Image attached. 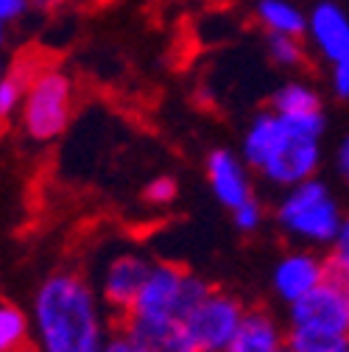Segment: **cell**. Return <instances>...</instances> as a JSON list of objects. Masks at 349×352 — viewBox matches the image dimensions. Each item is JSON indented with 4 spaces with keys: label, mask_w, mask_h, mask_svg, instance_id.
Listing matches in <instances>:
<instances>
[{
    "label": "cell",
    "mask_w": 349,
    "mask_h": 352,
    "mask_svg": "<svg viewBox=\"0 0 349 352\" xmlns=\"http://www.w3.org/2000/svg\"><path fill=\"white\" fill-rule=\"evenodd\" d=\"M36 67H39V62H34V56H23L0 76V126L12 123L20 115L28 81H31Z\"/></svg>",
    "instance_id": "2e32d148"
},
{
    "label": "cell",
    "mask_w": 349,
    "mask_h": 352,
    "mask_svg": "<svg viewBox=\"0 0 349 352\" xmlns=\"http://www.w3.org/2000/svg\"><path fill=\"white\" fill-rule=\"evenodd\" d=\"M333 274L330 254L324 249H311V246H293L285 252L271 272V291L282 305H291L311 294L316 285H322Z\"/></svg>",
    "instance_id": "ba28073f"
},
{
    "label": "cell",
    "mask_w": 349,
    "mask_h": 352,
    "mask_svg": "<svg viewBox=\"0 0 349 352\" xmlns=\"http://www.w3.org/2000/svg\"><path fill=\"white\" fill-rule=\"evenodd\" d=\"M249 305L224 288H212L185 316L188 333L199 352H224L235 338Z\"/></svg>",
    "instance_id": "52a82bcc"
},
{
    "label": "cell",
    "mask_w": 349,
    "mask_h": 352,
    "mask_svg": "<svg viewBox=\"0 0 349 352\" xmlns=\"http://www.w3.org/2000/svg\"><path fill=\"white\" fill-rule=\"evenodd\" d=\"M31 316L12 299H0V352H34Z\"/></svg>",
    "instance_id": "e0dca14e"
},
{
    "label": "cell",
    "mask_w": 349,
    "mask_h": 352,
    "mask_svg": "<svg viewBox=\"0 0 349 352\" xmlns=\"http://www.w3.org/2000/svg\"><path fill=\"white\" fill-rule=\"evenodd\" d=\"M31 9V0H0V45L6 39V25L20 20Z\"/></svg>",
    "instance_id": "603a6c76"
},
{
    "label": "cell",
    "mask_w": 349,
    "mask_h": 352,
    "mask_svg": "<svg viewBox=\"0 0 349 352\" xmlns=\"http://www.w3.org/2000/svg\"><path fill=\"white\" fill-rule=\"evenodd\" d=\"M212 288L215 285H210L204 277L193 274L190 269L179 266V263H154L135 305L126 314L185 319Z\"/></svg>",
    "instance_id": "8992f818"
},
{
    "label": "cell",
    "mask_w": 349,
    "mask_h": 352,
    "mask_svg": "<svg viewBox=\"0 0 349 352\" xmlns=\"http://www.w3.org/2000/svg\"><path fill=\"white\" fill-rule=\"evenodd\" d=\"M76 115V81L67 70L39 62L17 115L20 131L34 143H54L70 129Z\"/></svg>",
    "instance_id": "5b68a950"
},
{
    "label": "cell",
    "mask_w": 349,
    "mask_h": 352,
    "mask_svg": "<svg viewBox=\"0 0 349 352\" xmlns=\"http://www.w3.org/2000/svg\"><path fill=\"white\" fill-rule=\"evenodd\" d=\"M344 218V204L322 176H311L293 188H285L274 207V224L280 232L296 246L311 249H330Z\"/></svg>",
    "instance_id": "277c9868"
},
{
    "label": "cell",
    "mask_w": 349,
    "mask_h": 352,
    "mask_svg": "<svg viewBox=\"0 0 349 352\" xmlns=\"http://www.w3.org/2000/svg\"><path fill=\"white\" fill-rule=\"evenodd\" d=\"M335 170H338L341 182L349 190V131L338 140V148H335Z\"/></svg>",
    "instance_id": "cb8c5ba5"
},
{
    "label": "cell",
    "mask_w": 349,
    "mask_h": 352,
    "mask_svg": "<svg viewBox=\"0 0 349 352\" xmlns=\"http://www.w3.org/2000/svg\"><path fill=\"white\" fill-rule=\"evenodd\" d=\"M291 352H322L349 341V283L330 274L311 294L285 305Z\"/></svg>",
    "instance_id": "3957f363"
},
{
    "label": "cell",
    "mask_w": 349,
    "mask_h": 352,
    "mask_svg": "<svg viewBox=\"0 0 349 352\" xmlns=\"http://www.w3.org/2000/svg\"><path fill=\"white\" fill-rule=\"evenodd\" d=\"M282 346H288L285 322H280L269 307H249L224 352H280Z\"/></svg>",
    "instance_id": "4fadbf2b"
},
{
    "label": "cell",
    "mask_w": 349,
    "mask_h": 352,
    "mask_svg": "<svg viewBox=\"0 0 349 352\" xmlns=\"http://www.w3.org/2000/svg\"><path fill=\"white\" fill-rule=\"evenodd\" d=\"M346 9H349V3H346Z\"/></svg>",
    "instance_id": "f1b7e54d"
},
{
    "label": "cell",
    "mask_w": 349,
    "mask_h": 352,
    "mask_svg": "<svg viewBox=\"0 0 349 352\" xmlns=\"http://www.w3.org/2000/svg\"><path fill=\"white\" fill-rule=\"evenodd\" d=\"M266 221H269V207H266V201L260 199L257 193L249 196L243 204H238V207L232 210V224H235V230H238L240 235H254V232H260Z\"/></svg>",
    "instance_id": "d6986e66"
},
{
    "label": "cell",
    "mask_w": 349,
    "mask_h": 352,
    "mask_svg": "<svg viewBox=\"0 0 349 352\" xmlns=\"http://www.w3.org/2000/svg\"><path fill=\"white\" fill-rule=\"evenodd\" d=\"M269 107L280 115H288V118H304V115L324 112L322 93L304 78H288L282 87H277V90L271 93Z\"/></svg>",
    "instance_id": "9a60e30c"
},
{
    "label": "cell",
    "mask_w": 349,
    "mask_h": 352,
    "mask_svg": "<svg viewBox=\"0 0 349 352\" xmlns=\"http://www.w3.org/2000/svg\"><path fill=\"white\" fill-rule=\"evenodd\" d=\"M322 352H349V341L346 344H338V346H330V349H322Z\"/></svg>",
    "instance_id": "4316f807"
},
{
    "label": "cell",
    "mask_w": 349,
    "mask_h": 352,
    "mask_svg": "<svg viewBox=\"0 0 349 352\" xmlns=\"http://www.w3.org/2000/svg\"><path fill=\"white\" fill-rule=\"evenodd\" d=\"M266 56L280 70H302L308 65V45H304V36L266 34Z\"/></svg>",
    "instance_id": "ac0fdd59"
},
{
    "label": "cell",
    "mask_w": 349,
    "mask_h": 352,
    "mask_svg": "<svg viewBox=\"0 0 349 352\" xmlns=\"http://www.w3.org/2000/svg\"><path fill=\"white\" fill-rule=\"evenodd\" d=\"M254 20L266 34L304 36L308 12H302L293 0H254Z\"/></svg>",
    "instance_id": "5bb4252c"
},
{
    "label": "cell",
    "mask_w": 349,
    "mask_h": 352,
    "mask_svg": "<svg viewBox=\"0 0 349 352\" xmlns=\"http://www.w3.org/2000/svg\"><path fill=\"white\" fill-rule=\"evenodd\" d=\"M330 266H333V274L341 277L344 283H349V212L344 218V224L338 230V238L333 241L330 246Z\"/></svg>",
    "instance_id": "44dd1931"
},
{
    "label": "cell",
    "mask_w": 349,
    "mask_h": 352,
    "mask_svg": "<svg viewBox=\"0 0 349 352\" xmlns=\"http://www.w3.org/2000/svg\"><path fill=\"white\" fill-rule=\"evenodd\" d=\"M280 352H291V349H288V346H282V349H280Z\"/></svg>",
    "instance_id": "83f0119b"
},
{
    "label": "cell",
    "mask_w": 349,
    "mask_h": 352,
    "mask_svg": "<svg viewBox=\"0 0 349 352\" xmlns=\"http://www.w3.org/2000/svg\"><path fill=\"white\" fill-rule=\"evenodd\" d=\"M179 199V182L170 173H159L143 188V201L151 207H170Z\"/></svg>",
    "instance_id": "ffe728a7"
},
{
    "label": "cell",
    "mask_w": 349,
    "mask_h": 352,
    "mask_svg": "<svg viewBox=\"0 0 349 352\" xmlns=\"http://www.w3.org/2000/svg\"><path fill=\"white\" fill-rule=\"evenodd\" d=\"M204 170H207V185H210L215 201L221 207H227L229 212L238 204H243L249 196H254L251 168L246 165L240 151L212 148L204 160Z\"/></svg>",
    "instance_id": "7c38bea8"
},
{
    "label": "cell",
    "mask_w": 349,
    "mask_h": 352,
    "mask_svg": "<svg viewBox=\"0 0 349 352\" xmlns=\"http://www.w3.org/2000/svg\"><path fill=\"white\" fill-rule=\"evenodd\" d=\"M81 3H87V0H31V9H36L42 14H56V12L81 6Z\"/></svg>",
    "instance_id": "d4e9b609"
},
{
    "label": "cell",
    "mask_w": 349,
    "mask_h": 352,
    "mask_svg": "<svg viewBox=\"0 0 349 352\" xmlns=\"http://www.w3.org/2000/svg\"><path fill=\"white\" fill-rule=\"evenodd\" d=\"M154 263L146 254L137 252H117L104 263V272L98 277V296L106 305V311L112 314V319L123 316L128 307L135 305L148 272Z\"/></svg>",
    "instance_id": "9c48e42d"
},
{
    "label": "cell",
    "mask_w": 349,
    "mask_h": 352,
    "mask_svg": "<svg viewBox=\"0 0 349 352\" xmlns=\"http://www.w3.org/2000/svg\"><path fill=\"white\" fill-rule=\"evenodd\" d=\"M104 352H140V349L123 330H117V333H109V338L104 344Z\"/></svg>",
    "instance_id": "484cf974"
},
{
    "label": "cell",
    "mask_w": 349,
    "mask_h": 352,
    "mask_svg": "<svg viewBox=\"0 0 349 352\" xmlns=\"http://www.w3.org/2000/svg\"><path fill=\"white\" fill-rule=\"evenodd\" d=\"M304 39L319 59L330 65L349 59V9L335 0H322L308 12Z\"/></svg>",
    "instance_id": "8fae6325"
},
{
    "label": "cell",
    "mask_w": 349,
    "mask_h": 352,
    "mask_svg": "<svg viewBox=\"0 0 349 352\" xmlns=\"http://www.w3.org/2000/svg\"><path fill=\"white\" fill-rule=\"evenodd\" d=\"M327 131V112L288 118L271 107L257 112L240 140V157L271 188H293L311 176H319Z\"/></svg>",
    "instance_id": "7a4b0ae2"
},
{
    "label": "cell",
    "mask_w": 349,
    "mask_h": 352,
    "mask_svg": "<svg viewBox=\"0 0 349 352\" xmlns=\"http://www.w3.org/2000/svg\"><path fill=\"white\" fill-rule=\"evenodd\" d=\"M117 330H123L137 344L140 352H199L185 319L179 316H140V314H123Z\"/></svg>",
    "instance_id": "30bf717a"
},
{
    "label": "cell",
    "mask_w": 349,
    "mask_h": 352,
    "mask_svg": "<svg viewBox=\"0 0 349 352\" xmlns=\"http://www.w3.org/2000/svg\"><path fill=\"white\" fill-rule=\"evenodd\" d=\"M31 324L36 352H104L112 314L90 280L62 269L39 283Z\"/></svg>",
    "instance_id": "6da1fadb"
},
{
    "label": "cell",
    "mask_w": 349,
    "mask_h": 352,
    "mask_svg": "<svg viewBox=\"0 0 349 352\" xmlns=\"http://www.w3.org/2000/svg\"><path fill=\"white\" fill-rule=\"evenodd\" d=\"M327 81H330V93L335 101H349V59L330 65Z\"/></svg>",
    "instance_id": "7402d4cb"
}]
</instances>
